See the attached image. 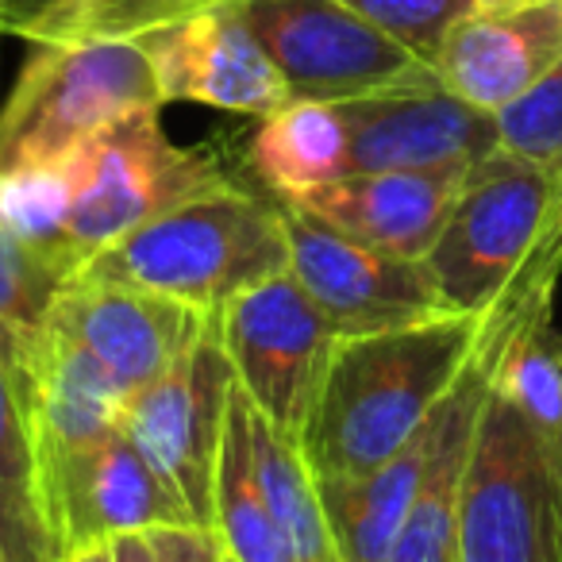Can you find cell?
<instances>
[{"instance_id": "4316f807", "label": "cell", "mask_w": 562, "mask_h": 562, "mask_svg": "<svg viewBox=\"0 0 562 562\" xmlns=\"http://www.w3.org/2000/svg\"><path fill=\"white\" fill-rule=\"evenodd\" d=\"M158 547V562H220V543L201 528H166L150 531Z\"/></svg>"}, {"instance_id": "83f0119b", "label": "cell", "mask_w": 562, "mask_h": 562, "mask_svg": "<svg viewBox=\"0 0 562 562\" xmlns=\"http://www.w3.org/2000/svg\"><path fill=\"white\" fill-rule=\"evenodd\" d=\"M63 562H158V547L150 536H116L104 543L81 547Z\"/></svg>"}, {"instance_id": "7a4b0ae2", "label": "cell", "mask_w": 562, "mask_h": 562, "mask_svg": "<svg viewBox=\"0 0 562 562\" xmlns=\"http://www.w3.org/2000/svg\"><path fill=\"white\" fill-rule=\"evenodd\" d=\"M285 270L290 235L281 201L227 186L109 243L81 278L158 293L216 316L227 301Z\"/></svg>"}, {"instance_id": "cb8c5ba5", "label": "cell", "mask_w": 562, "mask_h": 562, "mask_svg": "<svg viewBox=\"0 0 562 562\" xmlns=\"http://www.w3.org/2000/svg\"><path fill=\"white\" fill-rule=\"evenodd\" d=\"M235 0H93L55 43H139Z\"/></svg>"}, {"instance_id": "ac0fdd59", "label": "cell", "mask_w": 562, "mask_h": 562, "mask_svg": "<svg viewBox=\"0 0 562 562\" xmlns=\"http://www.w3.org/2000/svg\"><path fill=\"white\" fill-rule=\"evenodd\" d=\"M0 547L4 562H58L27 385L0 351Z\"/></svg>"}, {"instance_id": "d6986e66", "label": "cell", "mask_w": 562, "mask_h": 562, "mask_svg": "<svg viewBox=\"0 0 562 562\" xmlns=\"http://www.w3.org/2000/svg\"><path fill=\"white\" fill-rule=\"evenodd\" d=\"M250 170L273 201H297L351 173V127L344 104L290 101L258 120Z\"/></svg>"}, {"instance_id": "484cf974", "label": "cell", "mask_w": 562, "mask_h": 562, "mask_svg": "<svg viewBox=\"0 0 562 562\" xmlns=\"http://www.w3.org/2000/svg\"><path fill=\"white\" fill-rule=\"evenodd\" d=\"M93 0H0V35L32 47L55 43Z\"/></svg>"}, {"instance_id": "9c48e42d", "label": "cell", "mask_w": 562, "mask_h": 562, "mask_svg": "<svg viewBox=\"0 0 562 562\" xmlns=\"http://www.w3.org/2000/svg\"><path fill=\"white\" fill-rule=\"evenodd\" d=\"M281 216L293 278L321 305L339 339L454 316L428 258H401L355 243L293 204H281Z\"/></svg>"}, {"instance_id": "f546056e", "label": "cell", "mask_w": 562, "mask_h": 562, "mask_svg": "<svg viewBox=\"0 0 562 562\" xmlns=\"http://www.w3.org/2000/svg\"><path fill=\"white\" fill-rule=\"evenodd\" d=\"M220 562H235V559H232V554H227V551H224V547H220Z\"/></svg>"}, {"instance_id": "4fadbf2b", "label": "cell", "mask_w": 562, "mask_h": 562, "mask_svg": "<svg viewBox=\"0 0 562 562\" xmlns=\"http://www.w3.org/2000/svg\"><path fill=\"white\" fill-rule=\"evenodd\" d=\"M158 74L162 101H193L239 116H270L293 101L273 58L247 24L243 0L139 40Z\"/></svg>"}, {"instance_id": "7402d4cb", "label": "cell", "mask_w": 562, "mask_h": 562, "mask_svg": "<svg viewBox=\"0 0 562 562\" xmlns=\"http://www.w3.org/2000/svg\"><path fill=\"white\" fill-rule=\"evenodd\" d=\"M74 216V170L58 166H24L0 173V227L40 255L81 278V262L70 243Z\"/></svg>"}, {"instance_id": "8992f818", "label": "cell", "mask_w": 562, "mask_h": 562, "mask_svg": "<svg viewBox=\"0 0 562 562\" xmlns=\"http://www.w3.org/2000/svg\"><path fill=\"white\" fill-rule=\"evenodd\" d=\"M158 112L162 109L135 112L104 127L70 158V243L81 270L89 266V258L135 227L232 186L216 150L178 147L166 135Z\"/></svg>"}, {"instance_id": "30bf717a", "label": "cell", "mask_w": 562, "mask_h": 562, "mask_svg": "<svg viewBox=\"0 0 562 562\" xmlns=\"http://www.w3.org/2000/svg\"><path fill=\"white\" fill-rule=\"evenodd\" d=\"M232 385V362L212 328L158 382L132 393L124 405L127 439L178 490L196 528L204 531H212V497Z\"/></svg>"}, {"instance_id": "2e32d148", "label": "cell", "mask_w": 562, "mask_h": 562, "mask_svg": "<svg viewBox=\"0 0 562 562\" xmlns=\"http://www.w3.org/2000/svg\"><path fill=\"white\" fill-rule=\"evenodd\" d=\"M470 166L447 170H382L347 173L297 201H281L324 220L339 235L385 255L428 258L451 220Z\"/></svg>"}, {"instance_id": "1f68e13d", "label": "cell", "mask_w": 562, "mask_h": 562, "mask_svg": "<svg viewBox=\"0 0 562 562\" xmlns=\"http://www.w3.org/2000/svg\"><path fill=\"white\" fill-rule=\"evenodd\" d=\"M0 562H4V547H0Z\"/></svg>"}, {"instance_id": "3957f363", "label": "cell", "mask_w": 562, "mask_h": 562, "mask_svg": "<svg viewBox=\"0 0 562 562\" xmlns=\"http://www.w3.org/2000/svg\"><path fill=\"white\" fill-rule=\"evenodd\" d=\"M162 104L143 43H40L0 109V173L70 162L104 127Z\"/></svg>"}, {"instance_id": "44dd1931", "label": "cell", "mask_w": 562, "mask_h": 562, "mask_svg": "<svg viewBox=\"0 0 562 562\" xmlns=\"http://www.w3.org/2000/svg\"><path fill=\"white\" fill-rule=\"evenodd\" d=\"M74 278L55 258L12 239L0 227V351L9 362H24L47 339L50 313Z\"/></svg>"}, {"instance_id": "7c38bea8", "label": "cell", "mask_w": 562, "mask_h": 562, "mask_svg": "<svg viewBox=\"0 0 562 562\" xmlns=\"http://www.w3.org/2000/svg\"><path fill=\"white\" fill-rule=\"evenodd\" d=\"M50 328L93 355L132 397L201 344L216 328V316L158 293L78 278L58 297Z\"/></svg>"}, {"instance_id": "ffe728a7", "label": "cell", "mask_w": 562, "mask_h": 562, "mask_svg": "<svg viewBox=\"0 0 562 562\" xmlns=\"http://www.w3.org/2000/svg\"><path fill=\"white\" fill-rule=\"evenodd\" d=\"M212 536L235 562H297L258 477L250 401L239 382L232 385V397H227L216 497H212Z\"/></svg>"}, {"instance_id": "ba28073f", "label": "cell", "mask_w": 562, "mask_h": 562, "mask_svg": "<svg viewBox=\"0 0 562 562\" xmlns=\"http://www.w3.org/2000/svg\"><path fill=\"white\" fill-rule=\"evenodd\" d=\"M216 336L250 408L301 443L339 336L293 270L227 301Z\"/></svg>"}, {"instance_id": "5b68a950", "label": "cell", "mask_w": 562, "mask_h": 562, "mask_svg": "<svg viewBox=\"0 0 562 562\" xmlns=\"http://www.w3.org/2000/svg\"><path fill=\"white\" fill-rule=\"evenodd\" d=\"M562 173L493 150L470 166L428 266L454 313L482 316L513 290L551 239Z\"/></svg>"}, {"instance_id": "8fae6325", "label": "cell", "mask_w": 562, "mask_h": 562, "mask_svg": "<svg viewBox=\"0 0 562 562\" xmlns=\"http://www.w3.org/2000/svg\"><path fill=\"white\" fill-rule=\"evenodd\" d=\"M43 490H47L58 562L81 547L116 536L196 528L178 490L150 467L147 454L127 439L124 428L47 470Z\"/></svg>"}, {"instance_id": "9a60e30c", "label": "cell", "mask_w": 562, "mask_h": 562, "mask_svg": "<svg viewBox=\"0 0 562 562\" xmlns=\"http://www.w3.org/2000/svg\"><path fill=\"white\" fill-rule=\"evenodd\" d=\"M562 63V0L470 9L436 55L443 89L497 116Z\"/></svg>"}, {"instance_id": "e0dca14e", "label": "cell", "mask_w": 562, "mask_h": 562, "mask_svg": "<svg viewBox=\"0 0 562 562\" xmlns=\"http://www.w3.org/2000/svg\"><path fill=\"white\" fill-rule=\"evenodd\" d=\"M439 413V408H436ZM436 413L431 420L401 447L393 459L362 477H316L321 501L328 513V528L336 539L339 562H385L390 547L401 531L408 505H413L416 482L436 439Z\"/></svg>"}, {"instance_id": "4dcf8cb0", "label": "cell", "mask_w": 562, "mask_h": 562, "mask_svg": "<svg viewBox=\"0 0 562 562\" xmlns=\"http://www.w3.org/2000/svg\"><path fill=\"white\" fill-rule=\"evenodd\" d=\"M559 224H562V196H559Z\"/></svg>"}, {"instance_id": "6da1fadb", "label": "cell", "mask_w": 562, "mask_h": 562, "mask_svg": "<svg viewBox=\"0 0 562 562\" xmlns=\"http://www.w3.org/2000/svg\"><path fill=\"white\" fill-rule=\"evenodd\" d=\"M485 316L454 313L339 339L301 439L316 477H362L431 420L482 344Z\"/></svg>"}, {"instance_id": "d4e9b609", "label": "cell", "mask_w": 562, "mask_h": 562, "mask_svg": "<svg viewBox=\"0 0 562 562\" xmlns=\"http://www.w3.org/2000/svg\"><path fill=\"white\" fill-rule=\"evenodd\" d=\"M344 4L424 63H436L447 32L474 9L470 0H344Z\"/></svg>"}, {"instance_id": "5bb4252c", "label": "cell", "mask_w": 562, "mask_h": 562, "mask_svg": "<svg viewBox=\"0 0 562 562\" xmlns=\"http://www.w3.org/2000/svg\"><path fill=\"white\" fill-rule=\"evenodd\" d=\"M351 127V173L474 166L501 147L497 116L443 86L344 104Z\"/></svg>"}, {"instance_id": "277c9868", "label": "cell", "mask_w": 562, "mask_h": 562, "mask_svg": "<svg viewBox=\"0 0 562 562\" xmlns=\"http://www.w3.org/2000/svg\"><path fill=\"white\" fill-rule=\"evenodd\" d=\"M459 562H562V431H536L497 385L462 490Z\"/></svg>"}, {"instance_id": "52a82bcc", "label": "cell", "mask_w": 562, "mask_h": 562, "mask_svg": "<svg viewBox=\"0 0 562 562\" xmlns=\"http://www.w3.org/2000/svg\"><path fill=\"white\" fill-rule=\"evenodd\" d=\"M243 12L293 101L351 104L443 86L431 63L390 40L344 0H243Z\"/></svg>"}, {"instance_id": "f1b7e54d", "label": "cell", "mask_w": 562, "mask_h": 562, "mask_svg": "<svg viewBox=\"0 0 562 562\" xmlns=\"http://www.w3.org/2000/svg\"><path fill=\"white\" fill-rule=\"evenodd\" d=\"M474 9H501V4H524V0H470Z\"/></svg>"}, {"instance_id": "603a6c76", "label": "cell", "mask_w": 562, "mask_h": 562, "mask_svg": "<svg viewBox=\"0 0 562 562\" xmlns=\"http://www.w3.org/2000/svg\"><path fill=\"white\" fill-rule=\"evenodd\" d=\"M501 150L562 173V63L497 112Z\"/></svg>"}]
</instances>
